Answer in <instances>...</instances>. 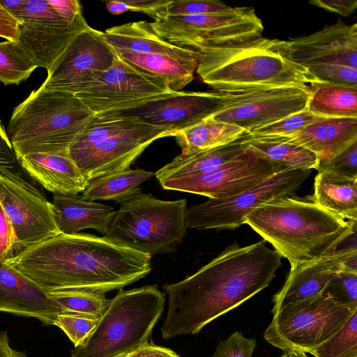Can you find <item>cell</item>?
<instances>
[{
  "label": "cell",
  "mask_w": 357,
  "mask_h": 357,
  "mask_svg": "<svg viewBox=\"0 0 357 357\" xmlns=\"http://www.w3.org/2000/svg\"><path fill=\"white\" fill-rule=\"evenodd\" d=\"M281 258L264 240L243 247L234 243L194 274L163 285L168 307L162 337L198 334L206 324L268 287Z\"/></svg>",
  "instance_id": "6da1fadb"
},
{
  "label": "cell",
  "mask_w": 357,
  "mask_h": 357,
  "mask_svg": "<svg viewBox=\"0 0 357 357\" xmlns=\"http://www.w3.org/2000/svg\"><path fill=\"white\" fill-rule=\"evenodd\" d=\"M151 256L105 236L59 234L6 261L47 293L72 289L105 294L145 278Z\"/></svg>",
  "instance_id": "7a4b0ae2"
},
{
  "label": "cell",
  "mask_w": 357,
  "mask_h": 357,
  "mask_svg": "<svg viewBox=\"0 0 357 357\" xmlns=\"http://www.w3.org/2000/svg\"><path fill=\"white\" fill-rule=\"evenodd\" d=\"M248 225L291 268L335 252L356 231V221L344 220L310 201L286 196L271 200L250 212Z\"/></svg>",
  "instance_id": "3957f363"
},
{
  "label": "cell",
  "mask_w": 357,
  "mask_h": 357,
  "mask_svg": "<svg viewBox=\"0 0 357 357\" xmlns=\"http://www.w3.org/2000/svg\"><path fill=\"white\" fill-rule=\"evenodd\" d=\"M94 116L75 94L40 86L14 109L6 131L16 157L69 154Z\"/></svg>",
  "instance_id": "277c9868"
},
{
  "label": "cell",
  "mask_w": 357,
  "mask_h": 357,
  "mask_svg": "<svg viewBox=\"0 0 357 357\" xmlns=\"http://www.w3.org/2000/svg\"><path fill=\"white\" fill-rule=\"evenodd\" d=\"M201 79L218 92L319 82L303 67L268 48L266 38L198 51Z\"/></svg>",
  "instance_id": "5b68a950"
},
{
  "label": "cell",
  "mask_w": 357,
  "mask_h": 357,
  "mask_svg": "<svg viewBox=\"0 0 357 357\" xmlns=\"http://www.w3.org/2000/svg\"><path fill=\"white\" fill-rule=\"evenodd\" d=\"M165 294L156 284L119 290L88 337L70 357H118L149 343Z\"/></svg>",
  "instance_id": "8992f818"
},
{
  "label": "cell",
  "mask_w": 357,
  "mask_h": 357,
  "mask_svg": "<svg viewBox=\"0 0 357 357\" xmlns=\"http://www.w3.org/2000/svg\"><path fill=\"white\" fill-rule=\"evenodd\" d=\"M187 199L164 201L142 192L114 211L107 238L149 255L175 250L187 232Z\"/></svg>",
  "instance_id": "52a82bcc"
},
{
  "label": "cell",
  "mask_w": 357,
  "mask_h": 357,
  "mask_svg": "<svg viewBox=\"0 0 357 357\" xmlns=\"http://www.w3.org/2000/svg\"><path fill=\"white\" fill-rule=\"evenodd\" d=\"M356 310L357 305L339 303L324 294L273 312L264 337L283 351L299 349L306 352L333 336Z\"/></svg>",
  "instance_id": "ba28073f"
},
{
  "label": "cell",
  "mask_w": 357,
  "mask_h": 357,
  "mask_svg": "<svg viewBox=\"0 0 357 357\" xmlns=\"http://www.w3.org/2000/svg\"><path fill=\"white\" fill-rule=\"evenodd\" d=\"M312 169L280 171L255 186L233 197L213 199L187 208L188 228L234 229L245 224V217L256 208L273 199L292 195L310 176Z\"/></svg>",
  "instance_id": "9c48e42d"
},
{
  "label": "cell",
  "mask_w": 357,
  "mask_h": 357,
  "mask_svg": "<svg viewBox=\"0 0 357 357\" xmlns=\"http://www.w3.org/2000/svg\"><path fill=\"white\" fill-rule=\"evenodd\" d=\"M310 93L307 84L222 92L225 106L211 117L249 134L307 109Z\"/></svg>",
  "instance_id": "30bf717a"
},
{
  "label": "cell",
  "mask_w": 357,
  "mask_h": 357,
  "mask_svg": "<svg viewBox=\"0 0 357 357\" xmlns=\"http://www.w3.org/2000/svg\"><path fill=\"white\" fill-rule=\"evenodd\" d=\"M0 202L13 229L15 256L61 234L53 204L17 171L0 172Z\"/></svg>",
  "instance_id": "8fae6325"
},
{
  "label": "cell",
  "mask_w": 357,
  "mask_h": 357,
  "mask_svg": "<svg viewBox=\"0 0 357 357\" xmlns=\"http://www.w3.org/2000/svg\"><path fill=\"white\" fill-rule=\"evenodd\" d=\"M117 59L104 33L88 26L54 61L41 87L75 95L97 81Z\"/></svg>",
  "instance_id": "7c38bea8"
},
{
  "label": "cell",
  "mask_w": 357,
  "mask_h": 357,
  "mask_svg": "<svg viewBox=\"0 0 357 357\" xmlns=\"http://www.w3.org/2000/svg\"><path fill=\"white\" fill-rule=\"evenodd\" d=\"M225 102L222 93L180 91L155 96L96 115L134 119L165 128L174 135L213 116L224 107Z\"/></svg>",
  "instance_id": "4fadbf2b"
},
{
  "label": "cell",
  "mask_w": 357,
  "mask_h": 357,
  "mask_svg": "<svg viewBox=\"0 0 357 357\" xmlns=\"http://www.w3.org/2000/svg\"><path fill=\"white\" fill-rule=\"evenodd\" d=\"M285 170L263 155L248 147L234 159L202 174L165 180V190L226 199L240 194Z\"/></svg>",
  "instance_id": "5bb4252c"
},
{
  "label": "cell",
  "mask_w": 357,
  "mask_h": 357,
  "mask_svg": "<svg viewBox=\"0 0 357 357\" xmlns=\"http://www.w3.org/2000/svg\"><path fill=\"white\" fill-rule=\"evenodd\" d=\"M173 132L141 121L69 155L90 183L94 179L128 169L154 141Z\"/></svg>",
  "instance_id": "9a60e30c"
},
{
  "label": "cell",
  "mask_w": 357,
  "mask_h": 357,
  "mask_svg": "<svg viewBox=\"0 0 357 357\" xmlns=\"http://www.w3.org/2000/svg\"><path fill=\"white\" fill-rule=\"evenodd\" d=\"M268 49L305 68L335 63L357 69V24L339 20L310 35L289 40L266 38Z\"/></svg>",
  "instance_id": "2e32d148"
},
{
  "label": "cell",
  "mask_w": 357,
  "mask_h": 357,
  "mask_svg": "<svg viewBox=\"0 0 357 357\" xmlns=\"http://www.w3.org/2000/svg\"><path fill=\"white\" fill-rule=\"evenodd\" d=\"M171 92L163 79L141 73L118 56L97 81L75 96L96 115Z\"/></svg>",
  "instance_id": "e0dca14e"
},
{
  "label": "cell",
  "mask_w": 357,
  "mask_h": 357,
  "mask_svg": "<svg viewBox=\"0 0 357 357\" xmlns=\"http://www.w3.org/2000/svg\"><path fill=\"white\" fill-rule=\"evenodd\" d=\"M342 269L357 271L356 246L339 247L331 254L290 268L282 287L273 296L271 312L324 292L334 275Z\"/></svg>",
  "instance_id": "ac0fdd59"
},
{
  "label": "cell",
  "mask_w": 357,
  "mask_h": 357,
  "mask_svg": "<svg viewBox=\"0 0 357 357\" xmlns=\"http://www.w3.org/2000/svg\"><path fill=\"white\" fill-rule=\"evenodd\" d=\"M0 312L33 317L54 325L61 310L30 278L6 261H0Z\"/></svg>",
  "instance_id": "d6986e66"
},
{
  "label": "cell",
  "mask_w": 357,
  "mask_h": 357,
  "mask_svg": "<svg viewBox=\"0 0 357 357\" xmlns=\"http://www.w3.org/2000/svg\"><path fill=\"white\" fill-rule=\"evenodd\" d=\"M17 159L32 178L54 195H76L89 183L69 154L32 153Z\"/></svg>",
  "instance_id": "ffe728a7"
},
{
  "label": "cell",
  "mask_w": 357,
  "mask_h": 357,
  "mask_svg": "<svg viewBox=\"0 0 357 357\" xmlns=\"http://www.w3.org/2000/svg\"><path fill=\"white\" fill-rule=\"evenodd\" d=\"M89 26L82 14L68 26L50 23L18 22V43L37 67L47 70L63 52L72 39Z\"/></svg>",
  "instance_id": "44dd1931"
},
{
  "label": "cell",
  "mask_w": 357,
  "mask_h": 357,
  "mask_svg": "<svg viewBox=\"0 0 357 357\" xmlns=\"http://www.w3.org/2000/svg\"><path fill=\"white\" fill-rule=\"evenodd\" d=\"M103 33L108 43L116 52L162 54L197 66L199 53L197 51L162 39L153 31L150 22H128L110 27Z\"/></svg>",
  "instance_id": "7402d4cb"
},
{
  "label": "cell",
  "mask_w": 357,
  "mask_h": 357,
  "mask_svg": "<svg viewBox=\"0 0 357 357\" xmlns=\"http://www.w3.org/2000/svg\"><path fill=\"white\" fill-rule=\"evenodd\" d=\"M287 137L326 162L357 140V117H325Z\"/></svg>",
  "instance_id": "603a6c76"
},
{
  "label": "cell",
  "mask_w": 357,
  "mask_h": 357,
  "mask_svg": "<svg viewBox=\"0 0 357 357\" xmlns=\"http://www.w3.org/2000/svg\"><path fill=\"white\" fill-rule=\"evenodd\" d=\"M53 206L59 231L75 234L85 229L107 233L114 210L95 201H88L82 195H53Z\"/></svg>",
  "instance_id": "cb8c5ba5"
},
{
  "label": "cell",
  "mask_w": 357,
  "mask_h": 357,
  "mask_svg": "<svg viewBox=\"0 0 357 357\" xmlns=\"http://www.w3.org/2000/svg\"><path fill=\"white\" fill-rule=\"evenodd\" d=\"M248 148V146L241 136L231 142L219 146L190 153H181L158 169L154 175L161 183L167 179L206 172L234 159Z\"/></svg>",
  "instance_id": "d4e9b609"
},
{
  "label": "cell",
  "mask_w": 357,
  "mask_h": 357,
  "mask_svg": "<svg viewBox=\"0 0 357 357\" xmlns=\"http://www.w3.org/2000/svg\"><path fill=\"white\" fill-rule=\"evenodd\" d=\"M314 185L313 202L344 220H357V178L318 171Z\"/></svg>",
  "instance_id": "484cf974"
},
{
  "label": "cell",
  "mask_w": 357,
  "mask_h": 357,
  "mask_svg": "<svg viewBox=\"0 0 357 357\" xmlns=\"http://www.w3.org/2000/svg\"><path fill=\"white\" fill-rule=\"evenodd\" d=\"M124 62L146 75L163 79L173 92L180 91L194 77L197 67L177 58L155 54L116 52Z\"/></svg>",
  "instance_id": "4316f807"
},
{
  "label": "cell",
  "mask_w": 357,
  "mask_h": 357,
  "mask_svg": "<svg viewBox=\"0 0 357 357\" xmlns=\"http://www.w3.org/2000/svg\"><path fill=\"white\" fill-rule=\"evenodd\" d=\"M242 138L248 147L285 169H317L319 162L313 152L291 142L287 137H254L246 133Z\"/></svg>",
  "instance_id": "83f0119b"
},
{
  "label": "cell",
  "mask_w": 357,
  "mask_h": 357,
  "mask_svg": "<svg viewBox=\"0 0 357 357\" xmlns=\"http://www.w3.org/2000/svg\"><path fill=\"white\" fill-rule=\"evenodd\" d=\"M307 109L322 117H357V87L324 82L309 85Z\"/></svg>",
  "instance_id": "f1b7e54d"
},
{
  "label": "cell",
  "mask_w": 357,
  "mask_h": 357,
  "mask_svg": "<svg viewBox=\"0 0 357 357\" xmlns=\"http://www.w3.org/2000/svg\"><path fill=\"white\" fill-rule=\"evenodd\" d=\"M154 176L144 169H126L91 181L82 192L88 201L112 200L121 204L141 192L140 185Z\"/></svg>",
  "instance_id": "f546056e"
},
{
  "label": "cell",
  "mask_w": 357,
  "mask_h": 357,
  "mask_svg": "<svg viewBox=\"0 0 357 357\" xmlns=\"http://www.w3.org/2000/svg\"><path fill=\"white\" fill-rule=\"evenodd\" d=\"M247 132L230 123L214 120L211 116L174 133L181 153H190L231 142Z\"/></svg>",
  "instance_id": "4dcf8cb0"
},
{
  "label": "cell",
  "mask_w": 357,
  "mask_h": 357,
  "mask_svg": "<svg viewBox=\"0 0 357 357\" xmlns=\"http://www.w3.org/2000/svg\"><path fill=\"white\" fill-rule=\"evenodd\" d=\"M61 313L89 315L100 319L106 311L109 300L105 294L89 291L59 289L47 292Z\"/></svg>",
  "instance_id": "1f68e13d"
},
{
  "label": "cell",
  "mask_w": 357,
  "mask_h": 357,
  "mask_svg": "<svg viewBox=\"0 0 357 357\" xmlns=\"http://www.w3.org/2000/svg\"><path fill=\"white\" fill-rule=\"evenodd\" d=\"M38 68L17 40L0 43V82L19 84Z\"/></svg>",
  "instance_id": "d6a6232c"
},
{
  "label": "cell",
  "mask_w": 357,
  "mask_h": 357,
  "mask_svg": "<svg viewBox=\"0 0 357 357\" xmlns=\"http://www.w3.org/2000/svg\"><path fill=\"white\" fill-rule=\"evenodd\" d=\"M306 353L314 357H357V310L333 336Z\"/></svg>",
  "instance_id": "836d02e7"
},
{
  "label": "cell",
  "mask_w": 357,
  "mask_h": 357,
  "mask_svg": "<svg viewBox=\"0 0 357 357\" xmlns=\"http://www.w3.org/2000/svg\"><path fill=\"white\" fill-rule=\"evenodd\" d=\"M324 118L325 117L314 115L309 112L307 109H305L254 130L248 135L254 137H289L301 130L305 126Z\"/></svg>",
  "instance_id": "e575fe53"
},
{
  "label": "cell",
  "mask_w": 357,
  "mask_h": 357,
  "mask_svg": "<svg viewBox=\"0 0 357 357\" xmlns=\"http://www.w3.org/2000/svg\"><path fill=\"white\" fill-rule=\"evenodd\" d=\"M14 18L17 22L50 23L61 26H68L76 19L69 20L62 16L48 0H24Z\"/></svg>",
  "instance_id": "d590c367"
},
{
  "label": "cell",
  "mask_w": 357,
  "mask_h": 357,
  "mask_svg": "<svg viewBox=\"0 0 357 357\" xmlns=\"http://www.w3.org/2000/svg\"><path fill=\"white\" fill-rule=\"evenodd\" d=\"M98 321L99 319L89 315L63 312L56 315L54 326L60 328L77 347L91 333Z\"/></svg>",
  "instance_id": "8d00e7d4"
},
{
  "label": "cell",
  "mask_w": 357,
  "mask_h": 357,
  "mask_svg": "<svg viewBox=\"0 0 357 357\" xmlns=\"http://www.w3.org/2000/svg\"><path fill=\"white\" fill-rule=\"evenodd\" d=\"M235 8L218 0H171L166 7L165 15L227 13Z\"/></svg>",
  "instance_id": "74e56055"
},
{
  "label": "cell",
  "mask_w": 357,
  "mask_h": 357,
  "mask_svg": "<svg viewBox=\"0 0 357 357\" xmlns=\"http://www.w3.org/2000/svg\"><path fill=\"white\" fill-rule=\"evenodd\" d=\"M319 82L357 87V69L335 63L312 65L305 68Z\"/></svg>",
  "instance_id": "f35d334b"
},
{
  "label": "cell",
  "mask_w": 357,
  "mask_h": 357,
  "mask_svg": "<svg viewBox=\"0 0 357 357\" xmlns=\"http://www.w3.org/2000/svg\"><path fill=\"white\" fill-rule=\"evenodd\" d=\"M324 294L339 303L357 305V272L347 269L337 272Z\"/></svg>",
  "instance_id": "ab89813d"
},
{
  "label": "cell",
  "mask_w": 357,
  "mask_h": 357,
  "mask_svg": "<svg viewBox=\"0 0 357 357\" xmlns=\"http://www.w3.org/2000/svg\"><path fill=\"white\" fill-rule=\"evenodd\" d=\"M317 171H327L347 178H357V140L328 161L319 162Z\"/></svg>",
  "instance_id": "60d3db41"
},
{
  "label": "cell",
  "mask_w": 357,
  "mask_h": 357,
  "mask_svg": "<svg viewBox=\"0 0 357 357\" xmlns=\"http://www.w3.org/2000/svg\"><path fill=\"white\" fill-rule=\"evenodd\" d=\"M256 347L255 338L245 337L242 333L234 331L219 343L211 357H252Z\"/></svg>",
  "instance_id": "b9f144b4"
},
{
  "label": "cell",
  "mask_w": 357,
  "mask_h": 357,
  "mask_svg": "<svg viewBox=\"0 0 357 357\" xmlns=\"http://www.w3.org/2000/svg\"><path fill=\"white\" fill-rule=\"evenodd\" d=\"M15 237L13 227L0 202V261H6L15 256Z\"/></svg>",
  "instance_id": "7bdbcfd3"
},
{
  "label": "cell",
  "mask_w": 357,
  "mask_h": 357,
  "mask_svg": "<svg viewBox=\"0 0 357 357\" xmlns=\"http://www.w3.org/2000/svg\"><path fill=\"white\" fill-rule=\"evenodd\" d=\"M130 11L144 13L155 20L165 15L167 6L171 0H123Z\"/></svg>",
  "instance_id": "ee69618b"
},
{
  "label": "cell",
  "mask_w": 357,
  "mask_h": 357,
  "mask_svg": "<svg viewBox=\"0 0 357 357\" xmlns=\"http://www.w3.org/2000/svg\"><path fill=\"white\" fill-rule=\"evenodd\" d=\"M18 165L6 131L0 121V172L17 171Z\"/></svg>",
  "instance_id": "f6af8a7d"
},
{
  "label": "cell",
  "mask_w": 357,
  "mask_h": 357,
  "mask_svg": "<svg viewBox=\"0 0 357 357\" xmlns=\"http://www.w3.org/2000/svg\"><path fill=\"white\" fill-rule=\"evenodd\" d=\"M308 3L344 17L351 15L357 8L356 0H311Z\"/></svg>",
  "instance_id": "bcb514c9"
},
{
  "label": "cell",
  "mask_w": 357,
  "mask_h": 357,
  "mask_svg": "<svg viewBox=\"0 0 357 357\" xmlns=\"http://www.w3.org/2000/svg\"><path fill=\"white\" fill-rule=\"evenodd\" d=\"M0 37L15 41L19 37L17 21L0 4Z\"/></svg>",
  "instance_id": "7dc6e473"
},
{
  "label": "cell",
  "mask_w": 357,
  "mask_h": 357,
  "mask_svg": "<svg viewBox=\"0 0 357 357\" xmlns=\"http://www.w3.org/2000/svg\"><path fill=\"white\" fill-rule=\"evenodd\" d=\"M50 3L62 16L69 20H74L82 14V6L77 0H48Z\"/></svg>",
  "instance_id": "c3c4849f"
},
{
  "label": "cell",
  "mask_w": 357,
  "mask_h": 357,
  "mask_svg": "<svg viewBox=\"0 0 357 357\" xmlns=\"http://www.w3.org/2000/svg\"><path fill=\"white\" fill-rule=\"evenodd\" d=\"M138 357H180L173 350L158 346L153 343H148L142 347L138 353Z\"/></svg>",
  "instance_id": "681fc988"
},
{
  "label": "cell",
  "mask_w": 357,
  "mask_h": 357,
  "mask_svg": "<svg viewBox=\"0 0 357 357\" xmlns=\"http://www.w3.org/2000/svg\"><path fill=\"white\" fill-rule=\"evenodd\" d=\"M0 357H27L24 351L11 347L7 331H0Z\"/></svg>",
  "instance_id": "f907efd6"
},
{
  "label": "cell",
  "mask_w": 357,
  "mask_h": 357,
  "mask_svg": "<svg viewBox=\"0 0 357 357\" xmlns=\"http://www.w3.org/2000/svg\"><path fill=\"white\" fill-rule=\"evenodd\" d=\"M105 5L107 10L113 15H119L130 11L128 5L123 0L107 1Z\"/></svg>",
  "instance_id": "816d5d0a"
},
{
  "label": "cell",
  "mask_w": 357,
  "mask_h": 357,
  "mask_svg": "<svg viewBox=\"0 0 357 357\" xmlns=\"http://www.w3.org/2000/svg\"><path fill=\"white\" fill-rule=\"evenodd\" d=\"M281 357H307V353L299 349H289L284 351Z\"/></svg>",
  "instance_id": "f5cc1de1"
},
{
  "label": "cell",
  "mask_w": 357,
  "mask_h": 357,
  "mask_svg": "<svg viewBox=\"0 0 357 357\" xmlns=\"http://www.w3.org/2000/svg\"><path fill=\"white\" fill-rule=\"evenodd\" d=\"M140 348L135 349L134 351H130L128 353L124 354L123 355H121L118 357H138V353H139V350Z\"/></svg>",
  "instance_id": "db71d44e"
}]
</instances>
